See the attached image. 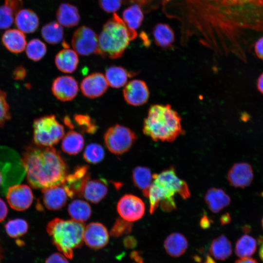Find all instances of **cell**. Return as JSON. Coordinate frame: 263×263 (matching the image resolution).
Instances as JSON below:
<instances>
[{
	"mask_svg": "<svg viewBox=\"0 0 263 263\" xmlns=\"http://www.w3.org/2000/svg\"><path fill=\"white\" fill-rule=\"evenodd\" d=\"M161 7L177 23L182 46L196 41L218 56L246 60L249 35L263 33V0H169Z\"/></svg>",
	"mask_w": 263,
	"mask_h": 263,
	"instance_id": "cell-1",
	"label": "cell"
},
{
	"mask_svg": "<svg viewBox=\"0 0 263 263\" xmlns=\"http://www.w3.org/2000/svg\"><path fill=\"white\" fill-rule=\"evenodd\" d=\"M31 186L43 189L62 185L68 168L60 153L52 147L28 146L21 157Z\"/></svg>",
	"mask_w": 263,
	"mask_h": 263,
	"instance_id": "cell-2",
	"label": "cell"
},
{
	"mask_svg": "<svg viewBox=\"0 0 263 263\" xmlns=\"http://www.w3.org/2000/svg\"><path fill=\"white\" fill-rule=\"evenodd\" d=\"M143 132L154 141L172 142L183 133L181 118L170 105H152L144 119Z\"/></svg>",
	"mask_w": 263,
	"mask_h": 263,
	"instance_id": "cell-3",
	"label": "cell"
},
{
	"mask_svg": "<svg viewBox=\"0 0 263 263\" xmlns=\"http://www.w3.org/2000/svg\"><path fill=\"white\" fill-rule=\"evenodd\" d=\"M137 37L136 31L130 29L116 13L103 25L98 36L97 55L114 59L122 56L131 41Z\"/></svg>",
	"mask_w": 263,
	"mask_h": 263,
	"instance_id": "cell-4",
	"label": "cell"
},
{
	"mask_svg": "<svg viewBox=\"0 0 263 263\" xmlns=\"http://www.w3.org/2000/svg\"><path fill=\"white\" fill-rule=\"evenodd\" d=\"M84 228L83 223L55 218L48 223L46 230L58 250L66 258L72 259L74 250L80 247L84 242Z\"/></svg>",
	"mask_w": 263,
	"mask_h": 263,
	"instance_id": "cell-5",
	"label": "cell"
},
{
	"mask_svg": "<svg viewBox=\"0 0 263 263\" xmlns=\"http://www.w3.org/2000/svg\"><path fill=\"white\" fill-rule=\"evenodd\" d=\"M26 174L21 157L14 149L0 146V192L21 182Z\"/></svg>",
	"mask_w": 263,
	"mask_h": 263,
	"instance_id": "cell-6",
	"label": "cell"
},
{
	"mask_svg": "<svg viewBox=\"0 0 263 263\" xmlns=\"http://www.w3.org/2000/svg\"><path fill=\"white\" fill-rule=\"evenodd\" d=\"M33 127V140L38 146L52 147L64 136V128L54 114L35 119Z\"/></svg>",
	"mask_w": 263,
	"mask_h": 263,
	"instance_id": "cell-7",
	"label": "cell"
},
{
	"mask_svg": "<svg viewBox=\"0 0 263 263\" xmlns=\"http://www.w3.org/2000/svg\"><path fill=\"white\" fill-rule=\"evenodd\" d=\"M136 139L137 135L133 131L118 124L109 128L104 135L106 147L115 154H122L128 151Z\"/></svg>",
	"mask_w": 263,
	"mask_h": 263,
	"instance_id": "cell-8",
	"label": "cell"
},
{
	"mask_svg": "<svg viewBox=\"0 0 263 263\" xmlns=\"http://www.w3.org/2000/svg\"><path fill=\"white\" fill-rule=\"evenodd\" d=\"M71 42L74 50L80 55L86 56L94 53L97 54L98 36L90 27L83 25L77 28Z\"/></svg>",
	"mask_w": 263,
	"mask_h": 263,
	"instance_id": "cell-9",
	"label": "cell"
},
{
	"mask_svg": "<svg viewBox=\"0 0 263 263\" xmlns=\"http://www.w3.org/2000/svg\"><path fill=\"white\" fill-rule=\"evenodd\" d=\"M117 210L121 218L132 222L143 216L145 206L143 201L137 196L126 194L118 202Z\"/></svg>",
	"mask_w": 263,
	"mask_h": 263,
	"instance_id": "cell-10",
	"label": "cell"
},
{
	"mask_svg": "<svg viewBox=\"0 0 263 263\" xmlns=\"http://www.w3.org/2000/svg\"><path fill=\"white\" fill-rule=\"evenodd\" d=\"M153 181L163 185L175 194L178 193L184 199L190 196L187 183L178 177L175 169L172 167L163 170L159 174H153Z\"/></svg>",
	"mask_w": 263,
	"mask_h": 263,
	"instance_id": "cell-11",
	"label": "cell"
},
{
	"mask_svg": "<svg viewBox=\"0 0 263 263\" xmlns=\"http://www.w3.org/2000/svg\"><path fill=\"white\" fill-rule=\"evenodd\" d=\"M90 179V172L87 165L78 166L74 171L67 175L62 184L69 197H81L83 188Z\"/></svg>",
	"mask_w": 263,
	"mask_h": 263,
	"instance_id": "cell-12",
	"label": "cell"
},
{
	"mask_svg": "<svg viewBox=\"0 0 263 263\" xmlns=\"http://www.w3.org/2000/svg\"><path fill=\"white\" fill-rule=\"evenodd\" d=\"M7 201L13 209L24 211L32 205L34 196L31 188L25 184H17L8 188L5 194Z\"/></svg>",
	"mask_w": 263,
	"mask_h": 263,
	"instance_id": "cell-13",
	"label": "cell"
},
{
	"mask_svg": "<svg viewBox=\"0 0 263 263\" xmlns=\"http://www.w3.org/2000/svg\"><path fill=\"white\" fill-rule=\"evenodd\" d=\"M150 94L147 84L140 79L129 81L123 92L125 100L128 104L133 106H140L147 103Z\"/></svg>",
	"mask_w": 263,
	"mask_h": 263,
	"instance_id": "cell-14",
	"label": "cell"
},
{
	"mask_svg": "<svg viewBox=\"0 0 263 263\" xmlns=\"http://www.w3.org/2000/svg\"><path fill=\"white\" fill-rule=\"evenodd\" d=\"M54 95L61 101H71L77 95L78 86L76 80L71 76L62 75L56 77L52 85Z\"/></svg>",
	"mask_w": 263,
	"mask_h": 263,
	"instance_id": "cell-15",
	"label": "cell"
},
{
	"mask_svg": "<svg viewBox=\"0 0 263 263\" xmlns=\"http://www.w3.org/2000/svg\"><path fill=\"white\" fill-rule=\"evenodd\" d=\"M253 178L252 167L246 162L235 163L227 174V179L230 185L236 188H245L249 186Z\"/></svg>",
	"mask_w": 263,
	"mask_h": 263,
	"instance_id": "cell-16",
	"label": "cell"
},
{
	"mask_svg": "<svg viewBox=\"0 0 263 263\" xmlns=\"http://www.w3.org/2000/svg\"><path fill=\"white\" fill-rule=\"evenodd\" d=\"M109 236L106 227L102 224L93 222L84 228L83 241L92 249H99L107 245Z\"/></svg>",
	"mask_w": 263,
	"mask_h": 263,
	"instance_id": "cell-17",
	"label": "cell"
},
{
	"mask_svg": "<svg viewBox=\"0 0 263 263\" xmlns=\"http://www.w3.org/2000/svg\"><path fill=\"white\" fill-rule=\"evenodd\" d=\"M108 84L105 76L101 73H92L83 79L80 89L86 97L94 99L104 94L108 89Z\"/></svg>",
	"mask_w": 263,
	"mask_h": 263,
	"instance_id": "cell-18",
	"label": "cell"
},
{
	"mask_svg": "<svg viewBox=\"0 0 263 263\" xmlns=\"http://www.w3.org/2000/svg\"><path fill=\"white\" fill-rule=\"evenodd\" d=\"M44 206L50 210H58L66 204L68 195L62 185L48 188L42 190Z\"/></svg>",
	"mask_w": 263,
	"mask_h": 263,
	"instance_id": "cell-19",
	"label": "cell"
},
{
	"mask_svg": "<svg viewBox=\"0 0 263 263\" xmlns=\"http://www.w3.org/2000/svg\"><path fill=\"white\" fill-rule=\"evenodd\" d=\"M175 193L163 185L152 181L148 192V198L150 202V212L153 214L160 204L174 201Z\"/></svg>",
	"mask_w": 263,
	"mask_h": 263,
	"instance_id": "cell-20",
	"label": "cell"
},
{
	"mask_svg": "<svg viewBox=\"0 0 263 263\" xmlns=\"http://www.w3.org/2000/svg\"><path fill=\"white\" fill-rule=\"evenodd\" d=\"M107 192L108 185L105 179H90L83 188L82 197L91 203L96 204L105 197Z\"/></svg>",
	"mask_w": 263,
	"mask_h": 263,
	"instance_id": "cell-21",
	"label": "cell"
},
{
	"mask_svg": "<svg viewBox=\"0 0 263 263\" xmlns=\"http://www.w3.org/2000/svg\"><path fill=\"white\" fill-rule=\"evenodd\" d=\"M205 201L212 212L218 213L228 206L231 200L222 189L211 188L207 190L205 195Z\"/></svg>",
	"mask_w": 263,
	"mask_h": 263,
	"instance_id": "cell-22",
	"label": "cell"
},
{
	"mask_svg": "<svg viewBox=\"0 0 263 263\" xmlns=\"http://www.w3.org/2000/svg\"><path fill=\"white\" fill-rule=\"evenodd\" d=\"M57 22L62 26L72 28L77 25L80 17L77 8L68 3H62L56 12Z\"/></svg>",
	"mask_w": 263,
	"mask_h": 263,
	"instance_id": "cell-23",
	"label": "cell"
},
{
	"mask_svg": "<svg viewBox=\"0 0 263 263\" xmlns=\"http://www.w3.org/2000/svg\"><path fill=\"white\" fill-rule=\"evenodd\" d=\"M55 64L57 68L64 73H72L76 69L79 58L77 53L68 47L60 50L56 56Z\"/></svg>",
	"mask_w": 263,
	"mask_h": 263,
	"instance_id": "cell-24",
	"label": "cell"
},
{
	"mask_svg": "<svg viewBox=\"0 0 263 263\" xmlns=\"http://www.w3.org/2000/svg\"><path fill=\"white\" fill-rule=\"evenodd\" d=\"M2 42L5 47L10 52L19 54L26 48V38L23 32L13 29L6 31L2 35Z\"/></svg>",
	"mask_w": 263,
	"mask_h": 263,
	"instance_id": "cell-25",
	"label": "cell"
},
{
	"mask_svg": "<svg viewBox=\"0 0 263 263\" xmlns=\"http://www.w3.org/2000/svg\"><path fill=\"white\" fill-rule=\"evenodd\" d=\"M15 22L18 29L23 33H32L37 30L39 26V19L37 15L29 9H21L16 14Z\"/></svg>",
	"mask_w": 263,
	"mask_h": 263,
	"instance_id": "cell-26",
	"label": "cell"
},
{
	"mask_svg": "<svg viewBox=\"0 0 263 263\" xmlns=\"http://www.w3.org/2000/svg\"><path fill=\"white\" fill-rule=\"evenodd\" d=\"M152 36L155 44L163 49L171 48L175 41V34L168 24L158 23L152 29Z\"/></svg>",
	"mask_w": 263,
	"mask_h": 263,
	"instance_id": "cell-27",
	"label": "cell"
},
{
	"mask_svg": "<svg viewBox=\"0 0 263 263\" xmlns=\"http://www.w3.org/2000/svg\"><path fill=\"white\" fill-rule=\"evenodd\" d=\"M136 74V73L128 71L122 67L112 66L106 70L105 77L108 85L114 88H119L126 84L129 77Z\"/></svg>",
	"mask_w": 263,
	"mask_h": 263,
	"instance_id": "cell-28",
	"label": "cell"
},
{
	"mask_svg": "<svg viewBox=\"0 0 263 263\" xmlns=\"http://www.w3.org/2000/svg\"><path fill=\"white\" fill-rule=\"evenodd\" d=\"M164 245L169 255L178 257L185 253L188 246V242L183 234L174 232L169 234L166 238Z\"/></svg>",
	"mask_w": 263,
	"mask_h": 263,
	"instance_id": "cell-29",
	"label": "cell"
},
{
	"mask_svg": "<svg viewBox=\"0 0 263 263\" xmlns=\"http://www.w3.org/2000/svg\"><path fill=\"white\" fill-rule=\"evenodd\" d=\"M22 4V0H4V4L0 6V29L11 26Z\"/></svg>",
	"mask_w": 263,
	"mask_h": 263,
	"instance_id": "cell-30",
	"label": "cell"
},
{
	"mask_svg": "<svg viewBox=\"0 0 263 263\" xmlns=\"http://www.w3.org/2000/svg\"><path fill=\"white\" fill-rule=\"evenodd\" d=\"M132 178L135 187L148 198L149 190L153 181L151 170L146 167H136L132 170Z\"/></svg>",
	"mask_w": 263,
	"mask_h": 263,
	"instance_id": "cell-31",
	"label": "cell"
},
{
	"mask_svg": "<svg viewBox=\"0 0 263 263\" xmlns=\"http://www.w3.org/2000/svg\"><path fill=\"white\" fill-rule=\"evenodd\" d=\"M84 139L79 133L70 131L62 138L61 147L62 150L69 155H76L83 149Z\"/></svg>",
	"mask_w": 263,
	"mask_h": 263,
	"instance_id": "cell-32",
	"label": "cell"
},
{
	"mask_svg": "<svg viewBox=\"0 0 263 263\" xmlns=\"http://www.w3.org/2000/svg\"><path fill=\"white\" fill-rule=\"evenodd\" d=\"M209 251L210 255L216 259L225 260L232 254V244L225 235H221L212 241Z\"/></svg>",
	"mask_w": 263,
	"mask_h": 263,
	"instance_id": "cell-33",
	"label": "cell"
},
{
	"mask_svg": "<svg viewBox=\"0 0 263 263\" xmlns=\"http://www.w3.org/2000/svg\"><path fill=\"white\" fill-rule=\"evenodd\" d=\"M122 18L130 29L136 31L144 20V11L138 5L132 4L123 11Z\"/></svg>",
	"mask_w": 263,
	"mask_h": 263,
	"instance_id": "cell-34",
	"label": "cell"
},
{
	"mask_svg": "<svg viewBox=\"0 0 263 263\" xmlns=\"http://www.w3.org/2000/svg\"><path fill=\"white\" fill-rule=\"evenodd\" d=\"M68 213L73 220L83 223L91 216L92 209L90 205L81 200H75L69 205Z\"/></svg>",
	"mask_w": 263,
	"mask_h": 263,
	"instance_id": "cell-35",
	"label": "cell"
},
{
	"mask_svg": "<svg viewBox=\"0 0 263 263\" xmlns=\"http://www.w3.org/2000/svg\"><path fill=\"white\" fill-rule=\"evenodd\" d=\"M42 37L51 44H56L62 41L64 36L63 26L58 22L51 21L44 25L41 30Z\"/></svg>",
	"mask_w": 263,
	"mask_h": 263,
	"instance_id": "cell-36",
	"label": "cell"
},
{
	"mask_svg": "<svg viewBox=\"0 0 263 263\" xmlns=\"http://www.w3.org/2000/svg\"><path fill=\"white\" fill-rule=\"evenodd\" d=\"M257 242L252 236L248 234L242 236L237 241L235 252L237 256L241 258H248L253 255L256 251Z\"/></svg>",
	"mask_w": 263,
	"mask_h": 263,
	"instance_id": "cell-37",
	"label": "cell"
},
{
	"mask_svg": "<svg viewBox=\"0 0 263 263\" xmlns=\"http://www.w3.org/2000/svg\"><path fill=\"white\" fill-rule=\"evenodd\" d=\"M28 228V223L20 218L10 220L5 225L7 234L13 238H19L24 235L27 232Z\"/></svg>",
	"mask_w": 263,
	"mask_h": 263,
	"instance_id": "cell-38",
	"label": "cell"
},
{
	"mask_svg": "<svg viewBox=\"0 0 263 263\" xmlns=\"http://www.w3.org/2000/svg\"><path fill=\"white\" fill-rule=\"evenodd\" d=\"M25 49L27 57L34 61L41 59L47 52L46 45L38 38L31 40L26 46Z\"/></svg>",
	"mask_w": 263,
	"mask_h": 263,
	"instance_id": "cell-39",
	"label": "cell"
},
{
	"mask_svg": "<svg viewBox=\"0 0 263 263\" xmlns=\"http://www.w3.org/2000/svg\"><path fill=\"white\" fill-rule=\"evenodd\" d=\"M105 152L102 147L96 143L88 145L83 153V157L89 163L97 164L104 158Z\"/></svg>",
	"mask_w": 263,
	"mask_h": 263,
	"instance_id": "cell-40",
	"label": "cell"
},
{
	"mask_svg": "<svg viewBox=\"0 0 263 263\" xmlns=\"http://www.w3.org/2000/svg\"><path fill=\"white\" fill-rule=\"evenodd\" d=\"M74 119L83 132L94 134L97 130L98 127L95 122L88 114H75Z\"/></svg>",
	"mask_w": 263,
	"mask_h": 263,
	"instance_id": "cell-41",
	"label": "cell"
},
{
	"mask_svg": "<svg viewBox=\"0 0 263 263\" xmlns=\"http://www.w3.org/2000/svg\"><path fill=\"white\" fill-rule=\"evenodd\" d=\"M132 224L122 218H117L111 231L110 234L114 237H118L127 234L132 231Z\"/></svg>",
	"mask_w": 263,
	"mask_h": 263,
	"instance_id": "cell-42",
	"label": "cell"
},
{
	"mask_svg": "<svg viewBox=\"0 0 263 263\" xmlns=\"http://www.w3.org/2000/svg\"><path fill=\"white\" fill-rule=\"evenodd\" d=\"M6 94L0 89V127H2L11 118Z\"/></svg>",
	"mask_w": 263,
	"mask_h": 263,
	"instance_id": "cell-43",
	"label": "cell"
},
{
	"mask_svg": "<svg viewBox=\"0 0 263 263\" xmlns=\"http://www.w3.org/2000/svg\"><path fill=\"white\" fill-rule=\"evenodd\" d=\"M123 3L137 4L141 7L144 12L154 10L161 4L159 0H123Z\"/></svg>",
	"mask_w": 263,
	"mask_h": 263,
	"instance_id": "cell-44",
	"label": "cell"
},
{
	"mask_svg": "<svg viewBox=\"0 0 263 263\" xmlns=\"http://www.w3.org/2000/svg\"><path fill=\"white\" fill-rule=\"evenodd\" d=\"M101 8L109 13H114L121 7L123 0H98Z\"/></svg>",
	"mask_w": 263,
	"mask_h": 263,
	"instance_id": "cell-45",
	"label": "cell"
},
{
	"mask_svg": "<svg viewBox=\"0 0 263 263\" xmlns=\"http://www.w3.org/2000/svg\"><path fill=\"white\" fill-rule=\"evenodd\" d=\"M45 263H69L66 257L59 253H55L50 255L45 261Z\"/></svg>",
	"mask_w": 263,
	"mask_h": 263,
	"instance_id": "cell-46",
	"label": "cell"
},
{
	"mask_svg": "<svg viewBox=\"0 0 263 263\" xmlns=\"http://www.w3.org/2000/svg\"><path fill=\"white\" fill-rule=\"evenodd\" d=\"M254 50L257 56L263 60V36L259 38L255 42Z\"/></svg>",
	"mask_w": 263,
	"mask_h": 263,
	"instance_id": "cell-47",
	"label": "cell"
},
{
	"mask_svg": "<svg viewBox=\"0 0 263 263\" xmlns=\"http://www.w3.org/2000/svg\"><path fill=\"white\" fill-rule=\"evenodd\" d=\"M26 75V70L22 66L16 68L13 73V78L17 80L23 79Z\"/></svg>",
	"mask_w": 263,
	"mask_h": 263,
	"instance_id": "cell-48",
	"label": "cell"
},
{
	"mask_svg": "<svg viewBox=\"0 0 263 263\" xmlns=\"http://www.w3.org/2000/svg\"><path fill=\"white\" fill-rule=\"evenodd\" d=\"M8 208L6 204L0 198V223L4 220L7 215Z\"/></svg>",
	"mask_w": 263,
	"mask_h": 263,
	"instance_id": "cell-49",
	"label": "cell"
},
{
	"mask_svg": "<svg viewBox=\"0 0 263 263\" xmlns=\"http://www.w3.org/2000/svg\"><path fill=\"white\" fill-rule=\"evenodd\" d=\"M211 224L210 219L206 215H204L201 218L200 225L203 229L208 228Z\"/></svg>",
	"mask_w": 263,
	"mask_h": 263,
	"instance_id": "cell-50",
	"label": "cell"
},
{
	"mask_svg": "<svg viewBox=\"0 0 263 263\" xmlns=\"http://www.w3.org/2000/svg\"><path fill=\"white\" fill-rule=\"evenodd\" d=\"M124 242L125 245L129 248H133L136 245V241L132 237H126Z\"/></svg>",
	"mask_w": 263,
	"mask_h": 263,
	"instance_id": "cell-51",
	"label": "cell"
},
{
	"mask_svg": "<svg viewBox=\"0 0 263 263\" xmlns=\"http://www.w3.org/2000/svg\"><path fill=\"white\" fill-rule=\"evenodd\" d=\"M257 87L258 90L263 94V73L258 78Z\"/></svg>",
	"mask_w": 263,
	"mask_h": 263,
	"instance_id": "cell-52",
	"label": "cell"
},
{
	"mask_svg": "<svg viewBox=\"0 0 263 263\" xmlns=\"http://www.w3.org/2000/svg\"><path fill=\"white\" fill-rule=\"evenodd\" d=\"M235 263H258L254 259L248 258H241L237 260Z\"/></svg>",
	"mask_w": 263,
	"mask_h": 263,
	"instance_id": "cell-53",
	"label": "cell"
},
{
	"mask_svg": "<svg viewBox=\"0 0 263 263\" xmlns=\"http://www.w3.org/2000/svg\"><path fill=\"white\" fill-rule=\"evenodd\" d=\"M231 218L230 215L228 213L222 216L220 219L221 223L223 225L228 224L230 222Z\"/></svg>",
	"mask_w": 263,
	"mask_h": 263,
	"instance_id": "cell-54",
	"label": "cell"
},
{
	"mask_svg": "<svg viewBox=\"0 0 263 263\" xmlns=\"http://www.w3.org/2000/svg\"><path fill=\"white\" fill-rule=\"evenodd\" d=\"M63 122L65 125L71 129H73L75 127L73 122L69 116H66L63 119Z\"/></svg>",
	"mask_w": 263,
	"mask_h": 263,
	"instance_id": "cell-55",
	"label": "cell"
},
{
	"mask_svg": "<svg viewBox=\"0 0 263 263\" xmlns=\"http://www.w3.org/2000/svg\"><path fill=\"white\" fill-rule=\"evenodd\" d=\"M132 257L136 261H138L139 263H142V259L137 252H133L132 253Z\"/></svg>",
	"mask_w": 263,
	"mask_h": 263,
	"instance_id": "cell-56",
	"label": "cell"
},
{
	"mask_svg": "<svg viewBox=\"0 0 263 263\" xmlns=\"http://www.w3.org/2000/svg\"><path fill=\"white\" fill-rule=\"evenodd\" d=\"M204 263H216L215 261L209 256H207Z\"/></svg>",
	"mask_w": 263,
	"mask_h": 263,
	"instance_id": "cell-57",
	"label": "cell"
},
{
	"mask_svg": "<svg viewBox=\"0 0 263 263\" xmlns=\"http://www.w3.org/2000/svg\"><path fill=\"white\" fill-rule=\"evenodd\" d=\"M259 254L260 259L263 262V243H262V244L260 246V247L259 249Z\"/></svg>",
	"mask_w": 263,
	"mask_h": 263,
	"instance_id": "cell-58",
	"label": "cell"
},
{
	"mask_svg": "<svg viewBox=\"0 0 263 263\" xmlns=\"http://www.w3.org/2000/svg\"><path fill=\"white\" fill-rule=\"evenodd\" d=\"M2 259V250L0 244V263Z\"/></svg>",
	"mask_w": 263,
	"mask_h": 263,
	"instance_id": "cell-59",
	"label": "cell"
},
{
	"mask_svg": "<svg viewBox=\"0 0 263 263\" xmlns=\"http://www.w3.org/2000/svg\"><path fill=\"white\" fill-rule=\"evenodd\" d=\"M161 2V5L168 1L169 0H159Z\"/></svg>",
	"mask_w": 263,
	"mask_h": 263,
	"instance_id": "cell-60",
	"label": "cell"
},
{
	"mask_svg": "<svg viewBox=\"0 0 263 263\" xmlns=\"http://www.w3.org/2000/svg\"><path fill=\"white\" fill-rule=\"evenodd\" d=\"M262 227L263 228V217L262 220Z\"/></svg>",
	"mask_w": 263,
	"mask_h": 263,
	"instance_id": "cell-61",
	"label": "cell"
}]
</instances>
